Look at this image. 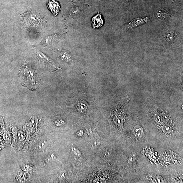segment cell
<instances>
[{
    "instance_id": "obj_1",
    "label": "cell",
    "mask_w": 183,
    "mask_h": 183,
    "mask_svg": "<svg viewBox=\"0 0 183 183\" xmlns=\"http://www.w3.org/2000/svg\"><path fill=\"white\" fill-rule=\"evenodd\" d=\"M23 20L25 24L30 27L38 28L42 27L45 21L40 15L36 13L29 12L24 14Z\"/></svg>"
},
{
    "instance_id": "obj_2",
    "label": "cell",
    "mask_w": 183,
    "mask_h": 183,
    "mask_svg": "<svg viewBox=\"0 0 183 183\" xmlns=\"http://www.w3.org/2000/svg\"><path fill=\"white\" fill-rule=\"evenodd\" d=\"M37 58L42 66L49 68H55V65L51 60L40 51L37 52Z\"/></svg>"
},
{
    "instance_id": "obj_3",
    "label": "cell",
    "mask_w": 183,
    "mask_h": 183,
    "mask_svg": "<svg viewBox=\"0 0 183 183\" xmlns=\"http://www.w3.org/2000/svg\"><path fill=\"white\" fill-rule=\"evenodd\" d=\"M64 33L62 32L52 34L45 37L41 42L43 45L48 46L56 43Z\"/></svg>"
},
{
    "instance_id": "obj_4",
    "label": "cell",
    "mask_w": 183,
    "mask_h": 183,
    "mask_svg": "<svg viewBox=\"0 0 183 183\" xmlns=\"http://www.w3.org/2000/svg\"><path fill=\"white\" fill-rule=\"evenodd\" d=\"M49 9L55 16L60 12L61 8L59 3L55 0H49L47 3Z\"/></svg>"
},
{
    "instance_id": "obj_5",
    "label": "cell",
    "mask_w": 183,
    "mask_h": 183,
    "mask_svg": "<svg viewBox=\"0 0 183 183\" xmlns=\"http://www.w3.org/2000/svg\"><path fill=\"white\" fill-rule=\"evenodd\" d=\"M92 25L94 29H99L102 26L103 20L100 13H98L93 17L92 19Z\"/></svg>"
},
{
    "instance_id": "obj_6",
    "label": "cell",
    "mask_w": 183,
    "mask_h": 183,
    "mask_svg": "<svg viewBox=\"0 0 183 183\" xmlns=\"http://www.w3.org/2000/svg\"><path fill=\"white\" fill-rule=\"evenodd\" d=\"M81 10L79 7L77 6H73L71 8L68 12V16L71 19H78L81 14Z\"/></svg>"
},
{
    "instance_id": "obj_7",
    "label": "cell",
    "mask_w": 183,
    "mask_h": 183,
    "mask_svg": "<svg viewBox=\"0 0 183 183\" xmlns=\"http://www.w3.org/2000/svg\"><path fill=\"white\" fill-rule=\"evenodd\" d=\"M157 17L161 21H165L170 17V12L164 9H158L156 12Z\"/></svg>"
},
{
    "instance_id": "obj_8",
    "label": "cell",
    "mask_w": 183,
    "mask_h": 183,
    "mask_svg": "<svg viewBox=\"0 0 183 183\" xmlns=\"http://www.w3.org/2000/svg\"><path fill=\"white\" fill-rule=\"evenodd\" d=\"M59 56L64 62L71 63L73 61V59L72 55L67 51L61 50L59 53Z\"/></svg>"
},
{
    "instance_id": "obj_9",
    "label": "cell",
    "mask_w": 183,
    "mask_h": 183,
    "mask_svg": "<svg viewBox=\"0 0 183 183\" xmlns=\"http://www.w3.org/2000/svg\"><path fill=\"white\" fill-rule=\"evenodd\" d=\"M148 18L147 17H145L143 18H139L137 19H135V20H134L133 21H131L130 23H129L128 24V27L129 28H133V27H136L138 26V25H141L143 24L144 23L147 22L148 20Z\"/></svg>"
},
{
    "instance_id": "obj_10",
    "label": "cell",
    "mask_w": 183,
    "mask_h": 183,
    "mask_svg": "<svg viewBox=\"0 0 183 183\" xmlns=\"http://www.w3.org/2000/svg\"><path fill=\"white\" fill-rule=\"evenodd\" d=\"M176 36V33L174 30H170L167 31L164 34V38L166 41L171 43L174 41Z\"/></svg>"
},
{
    "instance_id": "obj_11",
    "label": "cell",
    "mask_w": 183,
    "mask_h": 183,
    "mask_svg": "<svg viewBox=\"0 0 183 183\" xmlns=\"http://www.w3.org/2000/svg\"><path fill=\"white\" fill-rule=\"evenodd\" d=\"M38 122V119L36 117H34L29 120L28 125L32 129H35L37 127Z\"/></svg>"
},
{
    "instance_id": "obj_12",
    "label": "cell",
    "mask_w": 183,
    "mask_h": 183,
    "mask_svg": "<svg viewBox=\"0 0 183 183\" xmlns=\"http://www.w3.org/2000/svg\"><path fill=\"white\" fill-rule=\"evenodd\" d=\"M71 150H72L73 154H74L75 156L77 157H80L82 156V153L79 150L77 149L76 148L72 147L71 148Z\"/></svg>"
},
{
    "instance_id": "obj_13",
    "label": "cell",
    "mask_w": 183,
    "mask_h": 183,
    "mask_svg": "<svg viewBox=\"0 0 183 183\" xmlns=\"http://www.w3.org/2000/svg\"><path fill=\"white\" fill-rule=\"evenodd\" d=\"M17 136L18 139L20 140H23L25 138V135L21 132H19L17 134Z\"/></svg>"
},
{
    "instance_id": "obj_14",
    "label": "cell",
    "mask_w": 183,
    "mask_h": 183,
    "mask_svg": "<svg viewBox=\"0 0 183 183\" xmlns=\"http://www.w3.org/2000/svg\"><path fill=\"white\" fill-rule=\"evenodd\" d=\"M100 144V141L98 139L95 140L92 143V145L93 147H97Z\"/></svg>"
},
{
    "instance_id": "obj_15",
    "label": "cell",
    "mask_w": 183,
    "mask_h": 183,
    "mask_svg": "<svg viewBox=\"0 0 183 183\" xmlns=\"http://www.w3.org/2000/svg\"><path fill=\"white\" fill-rule=\"evenodd\" d=\"M93 129L91 128H89L87 129L86 131H87L89 135H92L93 133Z\"/></svg>"
},
{
    "instance_id": "obj_16",
    "label": "cell",
    "mask_w": 183,
    "mask_h": 183,
    "mask_svg": "<svg viewBox=\"0 0 183 183\" xmlns=\"http://www.w3.org/2000/svg\"><path fill=\"white\" fill-rule=\"evenodd\" d=\"M61 174H60V177H59V178H63L64 177V176H65V173H64V172H63V173H61Z\"/></svg>"
},
{
    "instance_id": "obj_17",
    "label": "cell",
    "mask_w": 183,
    "mask_h": 183,
    "mask_svg": "<svg viewBox=\"0 0 183 183\" xmlns=\"http://www.w3.org/2000/svg\"><path fill=\"white\" fill-rule=\"evenodd\" d=\"M132 1H133V0H121V1H122L124 3H130V2Z\"/></svg>"
},
{
    "instance_id": "obj_18",
    "label": "cell",
    "mask_w": 183,
    "mask_h": 183,
    "mask_svg": "<svg viewBox=\"0 0 183 183\" xmlns=\"http://www.w3.org/2000/svg\"><path fill=\"white\" fill-rule=\"evenodd\" d=\"M82 131H81V132H80V131H79V132H78V134L79 135H81V136H82V135H83V132H82V133L81 132H82Z\"/></svg>"
},
{
    "instance_id": "obj_19",
    "label": "cell",
    "mask_w": 183,
    "mask_h": 183,
    "mask_svg": "<svg viewBox=\"0 0 183 183\" xmlns=\"http://www.w3.org/2000/svg\"><path fill=\"white\" fill-rule=\"evenodd\" d=\"M175 1H176V0H175Z\"/></svg>"
}]
</instances>
